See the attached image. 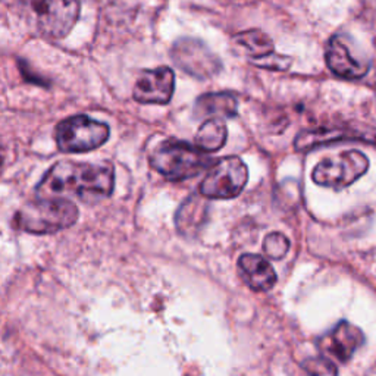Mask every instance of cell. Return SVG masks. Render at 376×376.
Returning <instances> with one entry per match:
<instances>
[{"instance_id": "1", "label": "cell", "mask_w": 376, "mask_h": 376, "mask_svg": "<svg viewBox=\"0 0 376 376\" xmlns=\"http://www.w3.org/2000/svg\"><path fill=\"white\" fill-rule=\"evenodd\" d=\"M115 171L109 163L59 162L37 185L40 199H68L77 197L84 202H97L113 191Z\"/></svg>"}, {"instance_id": "2", "label": "cell", "mask_w": 376, "mask_h": 376, "mask_svg": "<svg viewBox=\"0 0 376 376\" xmlns=\"http://www.w3.org/2000/svg\"><path fill=\"white\" fill-rule=\"evenodd\" d=\"M215 161L196 144L180 140H165L150 155L155 171L170 181L187 180L203 172Z\"/></svg>"}, {"instance_id": "3", "label": "cell", "mask_w": 376, "mask_h": 376, "mask_svg": "<svg viewBox=\"0 0 376 376\" xmlns=\"http://www.w3.org/2000/svg\"><path fill=\"white\" fill-rule=\"evenodd\" d=\"M78 219L77 206L68 199H40L25 204L15 225L31 234H53L72 226Z\"/></svg>"}, {"instance_id": "4", "label": "cell", "mask_w": 376, "mask_h": 376, "mask_svg": "<svg viewBox=\"0 0 376 376\" xmlns=\"http://www.w3.org/2000/svg\"><path fill=\"white\" fill-rule=\"evenodd\" d=\"M249 181V167L239 156L222 157L209 166L200 184V194L206 199L230 200L240 196Z\"/></svg>"}, {"instance_id": "5", "label": "cell", "mask_w": 376, "mask_h": 376, "mask_svg": "<svg viewBox=\"0 0 376 376\" xmlns=\"http://www.w3.org/2000/svg\"><path fill=\"white\" fill-rule=\"evenodd\" d=\"M369 170V159L359 150L341 152L322 159L312 172V180L322 187L343 190Z\"/></svg>"}, {"instance_id": "6", "label": "cell", "mask_w": 376, "mask_h": 376, "mask_svg": "<svg viewBox=\"0 0 376 376\" xmlns=\"http://www.w3.org/2000/svg\"><path fill=\"white\" fill-rule=\"evenodd\" d=\"M109 138V126L85 115L62 121L56 128V143L62 152L83 153L100 147Z\"/></svg>"}, {"instance_id": "7", "label": "cell", "mask_w": 376, "mask_h": 376, "mask_svg": "<svg viewBox=\"0 0 376 376\" xmlns=\"http://www.w3.org/2000/svg\"><path fill=\"white\" fill-rule=\"evenodd\" d=\"M175 65L188 75L206 80L221 72L222 62L199 38L184 37L176 40L171 49Z\"/></svg>"}, {"instance_id": "8", "label": "cell", "mask_w": 376, "mask_h": 376, "mask_svg": "<svg viewBox=\"0 0 376 376\" xmlns=\"http://www.w3.org/2000/svg\"><path fill=\"white\" fill-rule=\"evenodd\" d=\"M37 27L52 38H62L74 28L80 16V0H36Z\"/></svg>"}, {"instance_id": "9", "label": "cell", "mask_w": 376, "mask_h": 376, "mask_svg": "<svg viewBox=\"0 0 376 376\" xmlns=\"http://www.w3.org/2000/svg\"><path fill=\"white\" fill-rule=\"evenodd\" d=\"M364 344V335L347 321H341L318 340V350L332 363H347Z\"/></svg>"}, {"instance_id": "10", "label": "cell", "mask_w": 376, "mask_h": 376, "mask_svg": "<svg viewBox=\"0 0 376 376\" xmlns=\"http://www.w3.org/2000/svg\"><path fill=\"white\" fill-rule=\"evenodd\" d=\"M175 88V75L171 68L146 69L134 85V98L146 105H166L171 102Z\"/></svg>"}, {"instance_id": "11", "label": "cell", "mask_w": 376, "mask_h": 376, "mask_svg": "<svg viewBox=\"0 0 376 376\" xmlns=\"http://www.w3.org/2000/svg\"><path fill=\"white\" fill-rule=\"evenodd\" d=\"M326 64L331 71L344 80H359L369 71L368 59L355 57L347 36H334L326 46Z\"/></svg>"}, {"instance_id": "12", "label": "cell", "mask_w": 376, "mask_h": 376, "mask_svg": "<svg viewBox=\"0 0 376 376\" xmlns=\"http://www.w3.org/2000/svg\"><path fill=\"white\" fill-rule=\"evenodd\" d=\"M235 42L249 52L257 66L276 69V71L290 68L291 59L276 55L271 37L260 29H249V31L235 36Z\"/></svg>"}, {"instance_id": "13", "label": "cell", "mask_w": 376, "mask_h": 376, "mask_svg": "<svg viewBox=\"0 0 376 376\" xmlns=\"http://www.w3.org/2000/svg\"><path fill=\"white\" fill-rule=\"evenodd\" d=\"M209 199L200 193L191 194L175 215L176 230L185 239H194L202 231L209 216Z\"/></svg>"}, {"instance_id": "14", "label": "cell", "mask_w": 376, "mask_h": 376, "mask_svg": "<svg viewBox=\"0 0 376 376\" xmlns=\"http://www.w3.org/2000/svg\"><path fill=\"white\" fill-rule=\"evenodd\" d=\"M239 269L241 278L253 291H269L276 284L272 265L259 254H243L239 259Z\"/></svg>"}, {"instance_id": "15", "label": "cell", "mask_w": 376, "mask_h": 376, "mask_svg": "<svg viewBox=\"0 0 376 376\" xmlns=\"http://www.w3.org/2000/svg\"><path fill=\"white\" fill-rule=\"evenodd\" d=\"M239 113V102L230 93H207L200 96L194 105L196 118H234Z\"/></svg>"}, {"instance_id": "16", "label": "cell", "mask_w": 376, "mask_h": 376, "mask_svg": "<svg viewBox=\"0 0 376 376\" xmlns=\"http://www.w3.org/2000/svg\"><path fill=\"white\" fill-rule=\"evenodd\" d=\"M226 137H228V130L221 118H209L196 134L194 144L206 153H213L225 146Z\"/></svg>"}, {"instance_id": "17", "label": "cell", "mask_w": 376, "mask_h": 376, "mask_svg": "<svg viewBox=\"0 0 376 376\" xmlns=\"http://www.w3.org/2000/svg\"><path fill=\"white\" fill-rule=\"evenodd\" d=\"M344 138H349L347 133H343L341 130H331V128H319V130H306L295 137L294 147L299 152H309L314 150L321 146L338 143Z\"/></svg>"}, {"instance_id": "18", "label": "cell", "mask_w": 376, "mask_h": 376, "mask_svg": "<svg viewBox=\"0 0 376 376\" xmlns=\"http://www.w3.org/2000/svg\"><path fill=\"white\" fill-rule=\"evenodd\" d=\"M290 250V240L281 232H271L263 240V252L268 259L281 260Z\"/></svg>"}, {"instance_id": "19", "label": "cell", "mask_w": 376, "mask_h": 376, "mask_svg": "<svg viewBox=\"0 0 376 376\" xmlns=\"http://www.w3.org/2000/svg\"><path fill=\"white\" fill-rule=\"evenodd\" d=\"M301 366L306 372H309L312 375H336V372H338L336 366L331 360L325 359L323 355L322 358H313V359L304 360Z\"/></svg>"}, {"instance_id": "20", "label": "cell", "mask_w": 376, "mask_h": 376, "mask_svg": "<svg viewBox=\"0 0 376 376\" xmlns=\"http://www.w3.org/2000/svg\"><path fill=\"white\" fill-rule=\"evenodd\" d=\"M2 163H3V153L0 150V167H2Z\"/></svg>"}, {"instance_id": "21", "label": "cell", "mask_w": 376, "mask_h": 376, "mask_svg": "<svg viewBox=\"0 0 376 376\" xmlns=\"http://www.w3.org/2000/svg\"><path fill=\"white\" fill-rule=\"evenodd\" d=\"M375 49H376V43H375Z\"/></svg>"}]
</instances>
